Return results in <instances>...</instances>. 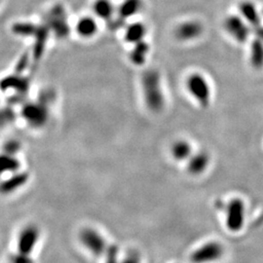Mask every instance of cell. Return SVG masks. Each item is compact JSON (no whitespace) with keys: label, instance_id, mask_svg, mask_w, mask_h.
Listing matches in <instances>:
<instances>
[{"label":"cell","instance_id":"obj_2","mask_svg":"<svg viewBox=\"0 0 263 263\" xmlns=\"http://www.w3.org/2000/svg\"><path fill=\"white\" fill-rule=\"evenodd\" d=\"M22 116L29 127L41 129L49 121L50 112L48 104L43 101L28 103L22 108Z\"/></svg>","mask_w":263,"mask_h":263},{"label":"cell","instance_id":"obj_20","mask_svg":"<svg viewBox=\"0 0 263 263\" xmlns=\"http://www.w3.org/2000/svg\"><path fill=\"white\" fill-rule=\"evenodd\" d=\"M142 7L141 0H124L119 7V15L125 20L137 15Z\"/></svg>","mask_w":263,"mask_h":263},{"label":"cell","instance_id":"obj_18","mask_svg":"<svg viewBox=\"0 0 263 263\" xmlns=\"http://www.w3.org/2000/svg\"><path fill=\"white\" fill-rule=\"evenodd\" d=\"M134 47L130 52V61L135 66H142L145 64L147 56L149 53V46L144 41H141L140 43H137L133 45Z\"/></svg>","mask_w":263,"mask_h":263},{"label":"cell","instance_id":"obj_7","mask_svg":"<svg viewBox=\"0 0 263 263\" xmlns=\"http://www.w3.org/2000/svg\"><path fill=\"white\" fill-rule=\"evenodd\" d=\"M204 28L197 21H185L179 24L175 30L176 38L181 42H191L203 34Z\"/></svg>","mask_w":263,"mask_h":263},{"label":"cell","instance_id":"obj_14","mask_svg":"<svg viewBox=\"0 0 263 263\" xmlns=\"http://www.w3.org/2000/svg\"><path fill=\"white\" fill-rule=\"evenodd\" d=\"M147 34V28L145 25L140 22H136L130 24L124 32V39L127 43H130L132 45H135L137 43H140L141 41H144Z\"/></svg>","mask_w":263,"mask_h":263},{"label":"cell","instance_id":"obj_17","mask_svg":"<svg viewBox=\"0 0 263 263\" xmlns=\"http://www.w3.org/2000/svg\"><path fill=\"white\" fill-rule=\"evenodd\" d=\"M21 163L16 155L8 153L0 154V177L4 175H12L19 172Z\"/></svg>","mask_w":263,"mask_h":263},{"label":"cell","instance_id":"obj_26","mask_svg":"<svg viewBox=\"0 0 263 263\" xmlns=\"http://www.w3.org/2000/svg\"><path fill=\"white\" fill-rule=\"evenodd\" d=\"M0 2H1V0H0Z\"/></svg>","mask_w":263,"mask_h":263},{"label":"cell","instance_id":"obj_12","mask_svg":"<svg viewBox=\"0 0 263 263\" xmlns=\"http://www.w3.org/2000/svg\"><path fill=\"white\" fill-rule=\"evenodd\" d=\"M48 26L54 29L58 35H66V26L65 9L61 5H57L48 15Z\"/></svg>","mask_w":263,"mask_h":263},{"label":"cell","instance_id":"obj_5","mask_svg":"<svg viewBox=\"0 0 263 263\" xmlns=\"http://www.w3.org/2000/svg\"><path fill=\"white\" fill-rule=\"evenodd\" d=\"M224 254L222 245L218 242H209L196 249L191 255L193 263H212L220 259Z\"/></svg>","mask_w":263,"mask_h":263},{"label":"cell","instance_id":"obj_3","mask_svg":"<svg viewBox=\"0 0 263 263\" xmlns=\"http://www.w3.org/2000/svg\"><path fill=\"white\" fill-rule=\"evenodd\" d=\"M142 89L145 94L146 104L151 109L158 110L164 104V97L161 90L159 77L156 72L148 71L142 78Z\"/></svg>","mask_w":263,"mask_h":263},{"label":"cell","instance_id":"obj_19","mask_svg":"<svg viewBox=\"0 0 263 263\" xmlns=\"http://www.w3.org/2000/svg\"><path fill=\"white\" fill-rule=\"evenodd\" d=\"M93 10L95 15L102 20H110L114 14V6L110 0H96Z\"/></svg>","mask_w":263,"mask_h":263},{"label":"cell","instance_id":"obj_15","mask_svg":"<svg viewBox=\"0 0 263 263\" xmlns=\"http://www.w3.org/2000/svg\"><path fill=\"white\" fill-rule=\"evenodd\" d=\"M0 89L3 92L12 90L23 94L28 90V80L22 76H10L3 78L0 82Z\"/></svg>","mask_w":263,"mask_h":263},{"label":"cell","instance_id":"obj_9","mask_svg":"<svg viewBox=\"0 0 263 263\" xmlns=\"http://www.w3.org/2000/svg\"><path fill=\"white\" fill-rule=\"evenodd\" d=\"M224 28L228 34L239 43L246 42L250 35V29L246 26L243 20L237 16L228 17L224 22Z\"/></svg>","mask_w":263,"mask_h":263},{"label":"cell","instance_id":"obj_6","mask_svg":"<svg viewBox=\"0 0 263 263\" xmlns=\"http://www.w3.org/2000/svg\"><path fill=\"white\" fill-rule=\"evenodd\" d=\"M80 242L94 255L100 256L106 253V242L103 235L94 228H85L79 234Z\"/></svg>","mask_w":263,"mask_h":263},{"label":"cell","instance_id":"obj_21","mask_svg":"<svg viewBox=\"0 0 263 263\" xmlns=\"http://www.w3.org/2000/svg\"><path fill=\"white\" fill-rule=\"evenodd\" d=\"M240 11L244 16L245 20H247L251 25L256 28L259 27L260 21L254 4H252L251 2H244L240 5Z\"/></svg>","mask_w":263,"mask_h":263},{"label":"cell","instance_id":"obj_11","mask_svg":"<svg viewBox=\"0 0 263 263\" xmlns=\"http://www.w3.org/2000/svg\"><path fill=\"white\" fill-rule=\"evenodd\" d=\"M194 153L193 145L185 139H179L174 141L170 147V154L173 160L179 163H186Z\"/></svg>","mask_w":263,"mask_h":263},{"label":"cell","instance_id":"obj_4","mask_svg":"<svg viewBox=\"0 0 263 263\" xmlns=\"http://www.w3.org/2000/svg\"><path fill=\"white\" fill-rule=\"evenodd\" d=\"M246 208L240 198L232 199L226 207V226L231 232H239L245 223Z\"/></svg>","mask_w":263,"mask_h":263},{"label":"cell","instance_id":"obj_1","mask_svg":"<svg viewBox=\"0 0 263 263\" xmlns=\"http://www.w3.org/2000/svg\"><path fill=\"white\" fill-rule=\"evenodd\" d=\"M185 89L188 95L203 108H206L212 102L213 90L207 76L194 71L185 78Z\"/></svg>","mask_w":263,"mask_h":263},{"label":"cell","instance_id":"obj_16","mask_svg":"<svg viewBox=\"0 0 263 263\" xmlns=\"http://www.w3.org/2000/svg\"><path fill=\"white\" fill-rule=\"evenodd\" d=\"M98 23L93 17H82L77 22L76 30L77 34L84 39H91L98 33Z\"/></svg>","mask_w":263,"mask_h":263},{"label":"cell","instance_id":"obj_8","mask_svg":"<svg viewBox=\"0 0 263 263\" xmlns=\"http://www.w3.org/2000/svg\"><path fill=\"white\" fill-rule=\"evenodd\" d=\"M39 230L34 226H26L20 233L18 239V253L29 256L37 243Z\"/></svg>","mask_w":263,"mask_h":263},{"label":"cell","instance_id":"obj_13","mask_svg":"<svg viewBox=\"0 0 263 263\" xmlns=\"http://www.w3.org/2000/svg\"><path fill=\"white\" fill-rule=\"evenodd\" d=\"M28 180V173L17 172L10 175L9 178L0 182V193L11 194L23 187Z\"/></svg>","mask_w":263,"mask_h":263},{"label":"cell","instance_id":"obj_10","mask_svg":"<svg viewBox=\"0 0 263 263\" xmlns=\"http://www.w3.org/2000/svg\"><path fill=\"white\" fill-rule=\"evenodd\" d=\"M211 164V156L207 151L194 152L186 162V170L191 176H200L207 171Z\"/></svg>","mask_w":263,"mask_h":263},{"label":"cell","instance_id":"obj_23","mask_svg":"<svg viewBox=\"0 0 263 263\" xmlns=\"http://www.w3.org/2000/svg\"><path fill=\"white\" fill-rule=\"evenodd\" d=\"M21 151V143L20 141L11 140V141H6L3 145V152L16 155L19 151Z\"/></svg>","mask_w":263,"mask_h":263},{"label":"cell","instance_id":"obj_25","mask_svg":"<svg viewBox=\"0 0 263 263\" xmlns=\"http://www.w3.org/2000/svg\"><path fill=\"white\" fill-rule=\"evenodd\" d=\"M121 263H141V260L137 254H133L128 255L126 258H124Z\"/></svg>","mask_w":263,"mask_h":263},{"label":"cell","instance_id":"obj_24","mask_svg":"<svg viewBox=\"0 0 263 263\" xmlns=\"http://www.w3.org/2000/svg\"><path fill=\"white\" fill-rule=\"evenodd\" d=\"M108 253V256H107V261L106 263H117V248L115 246L110 247L107 250Z\"/></svg>","mask_w":263,"mask_h":263},{"label":"cell","instance_id":"obj_22","mask_svg":"<svg viewBox=\"0 0 263 263\" xmlns=\"http://www.w3.org/2000/svg\"><path fill=\"white\" fill-rule=\"evenodd\" d=\"M251 63L254 67L260 68L263 66L262 40H254L251 47Z\"/></svg>","mask_w":263,"mask_h":263}]
</instances>
